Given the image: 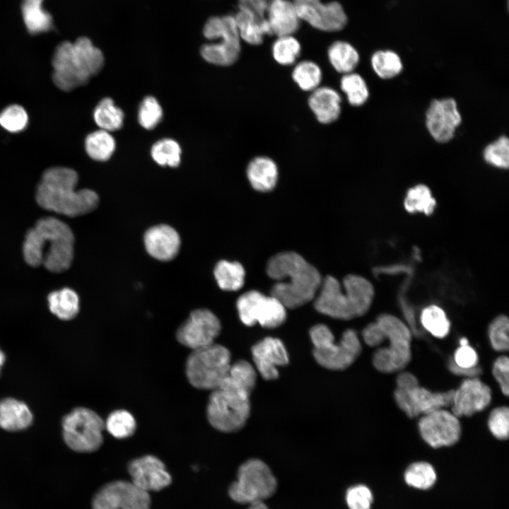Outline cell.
<instances>
[{
  "label": "cell",
  "mask_w": 509,
  "mask_h": 509,
  "mask_svg": "<svg viewBox=\"0 0 509 509\" xmlns=\"http://www.w3.org/2000/svg\"><path fill=\"white\" fill-rule=\"evenodd\" d=\"M437 474L431 464L419 461L409 464L404 473L405 483L414 488L427 490L435 483Z\"/></svg>",
  "instance_id": "cell-40"
},
{
  "label": "cell",
  "mask_w": 509,
  "mask_h": 509,
  "mask_svg": "<svg viewBox=\"0 0 509 509\" xmlns=\"http://www.w3.org/2000/svg\"><path fill=\"white\" fill-rule=\"evenodd\" d=\"M238 8L247 11L255 16L266 18L269 0H238Z\"/></svg>",
  "instance_id": "cell-53"
},
{
  "label": "cell",
  "mask_w": 509,
  "mask_h": 509,
  "mask_svg": "<svg viewBox=\"0 0 509 509\" xmlns=\"http://www.w3.org/2000/svg\"><path fill=\"white\" fill-rule=\"evenodd\" d=\"M308 103L316 119L322 124L332 123L340 116L341 97L331 87L319 86L311 92Z\"/></svg>",
  "instance_id": "cell-25"
},
{
  "label": "cell",
  "mask_w": 509,
  "mask_h": 509,
  "mask_svg": "<svg viewBox=\"0 0 509 509\" xmlns=\"http://www.w3.org/2000/svg\"><path fill=\"white\" fill-rule=\"evenodd\" d=\"M4 361H5V355L2 352V351L0 349V372H1V368Z\"/></svg>",
  "instance_id": "cell-57"
},
{
  "label": "cell",
  "mask_w": 509,
  "mask_h": 509,
  "mask_svg": "<svg viewBox=\"0 0 509 509\" xmlns=\"http://www.w3.org/2000/svg\"><path fill=\"white\" fill-rule=\"evenodd\" d=\"M52 313L62 320H71L79 312V298L77 293L69 288L51 292L47 297Z\"/></svg>",
  "instance_id": "cell-32"
},
{
  "label": "cell",
  "mask_w": 509,
  "mask_h": 509,
  "mask_svg": "<svg viewBox=\"0 0 509 509\" xmlns=\"http://www.w3.org/2000/svg\"><path fill=\"white\" fill-rule=\"evenodd\" d=\"M274 60L283 66L293 64L301 52L300 42L293 35L279 36L271 47Z\"/></svg>",
  "instance_id": "cell-43"
},
{
  "label": "cell",
  "mask_w": 509,
  "mask_h": 509,
  "mask_svg": "<svg viewBox=\"0 0 509 509\" xmlns=\"http://www.w3.org/2000/svg\"><path fill=\"white\" fill-rule=\"evenodd\" d=\"M74 245V235L66 223L54 217H45L27 232L23 257L31 267L43 265L49 271L63 272L71 265Z\"/></svg>",
  "instance_id": "cell-3"
},
{
  "label": "cell",
  "mask_w": 509,
  "mask_h": 509,
  "mask_svg": "<svg viewBox=\"0 0 509 509\" xmlns=\"http://www.w3.org/2000/svg\"><path fill=\"white\" fill-rule=\"evenodd\" d=\"M327 56L332 67L342 74L354 71L360 61L357 49L344 40L332 42L328 48Z\"/></svg>",
  "instance_id": "cell-30"
},
{
  "label": "cell",
  "mask_w": 509,
  "mask_h": 509,
  "mask_svg": "<svg viewBox=\"0 0 509 509\" xmlns=\"http://www.w3.org/2000/svg\"><path fill=\"white\" fill-rule=\"evenodd\" d=\"M509 321L507 316H497L490 324L488 330V339L492 348L496 351L508 350Z\"/></svg>",
  "instance_id": "cell-48"
},
{
  "label": "cell",
  "mask_w": 509,
  "mask_h": 509,
  "mask_svg": "<svg viewBox=\"0 0 509 509\" xmlns=\"http://www.w3.org/2000/svg\"><path fill=\"white\" fill-rule=\"evenodd\" d=\"M29 117L25 109L18 104L6 107L0 112V126L10 133H18L28 126Z\"/></svg>",
  "instance_id": "cell-46"
},
{
  "label": "cell",
  "mask_w": 509,
  "mask_h": 509,
  "mask_svg": "<svg viewBox=\"0 0 509 509\" xmlns=\"http://www.w3.org/2000/svg\"><path fill=\"white\" fill-rule=\"evenodd\" d=\"M362 336L364 342L371 347H379L385 341L382 331L376 322L368 324L363 329Z\"/></svg>",
  "instance_id": "cell-54"
},
{
  "label": "cell",
  "mask_w": 509,
  "mask_h": 509,
  "mask_svg": "<svg viewBox=\"0 0 509 509\" xmlns=\"http://www.w3.org/2000/svg\"><path fill=\"white\" fill-rule=\"evenodd\" d=\"M105 428L113 437L124 439L134 433L136 422L130 412L124 409H118L108 415L105 421Z\"/></svg>",
  "instance_id": "cell-42"
},
{
  "label": "cell",
  "mask_w": 509,
  "mask_h": 509,
  "mask_svg": "<svg viewBox=\"0 0 509 509\" xmlns=\"http://www.w3.org/2000/svg\"><path fill=\"white\" fill-rule=\"evenodd\" d=\"M182 150L179 144L172 139H163L156 142L151 151L153 160L161 166L177 167L181 161Z\"/></svg>",
  "instance_id": "cell-44"
},
{
  "label": "cell",
  "mask_w": 509,
  "mask_h": 509,
  "mask_svg": "<svg viewBox=\"0 0 509 509\" xmlns=\"http://www.w3.org/2000/svg\"><path fill=\"white\" fill-rule=\"evenodd\" d=\"M454 390L432 392L419 382L396 387L394 401L398 407L409 418L423 416L434 410L450 406Z\"/></svg>",
  "instance_id": "cell-13"
},
{
  "label": "cell",
  "mask_w": 509,
  "mask_h": 509,
  "mask_svg": "<svg viewBox=\"0 0 509 509\" xmlns=\"http://www.w3.org/2000/svg\"><path fill=\"white\" fill-rule=\"evenodd\" d=\"M436 206V201L431 190L424 184L410 187L404 199V209L411 213L416 212L431 215Z\"/></svg>",
  "instance_id": "cell-35"
},
{
  "label": "cell",
  "mask_w": 509,
  "mask_h": 509,
  "mask_svg": "<svg viewBox=\"0 0 509 509\" xmlns=\"http://www.w3.org/2000/svg\"><path fill=\"white\" fill-rule=\"evenodd\" d=\"M452 360L460 368H473L478 366L479 356L475 349L469 344L460 345L455 350Z\"/></svg>",
  "instance_id": "cell-52"
},
{
  "label": "cell",
  "mask_w": 509,
  "mask_h": 509,
  "mask_svg": "<svg viewBox=\"0 0 509 509\" xmlns=\"http://www.w3.org/2000/svg\"><path fill=\"white\" fill-rule=\"evenodd\" d=\"M462 122L457 101L453 98L431 100L425 114V124L431 136L437 142L445 144L455 136Z\"/></svg>",
  "instance_id": "cell-17"
},
{
  "label": "cell",
  "mask_w": 509,
  "mask_h": 509,
  "mask_svg": "<svg viewBox=\"0 0 509 509\" xmlns=\"http://www.w3.org/2000/svg\"><path fill=\"white\" fill-rule=\"evenodd\" d=\"M266 19L271 35L277 37L294 34L301 22L293 2L288 0H269Z\"/></svg>",
  "instance_id": "cell-24"
},
{
  "label": "cell",
  "mask_w": 509,
  "mask_h": 509,
  "mask_svg": "<svg viewBox=\"0 0 509 509\" xmlns=\"http://www.w3.org/2000/svg\"><path fill=\"white\" fill-rule=\"evenodd\" d=\"M203 34L208 40H218L216 43L201 46L200 54L206 62L228 66L238 61L241 52V39L234 16L210 17L204 25Z\"/></svg>",
  "instance_id": "cell-9"
},
{
  "label": "cell",
  "mask_w": 509,
  "mask_h": 509,
  "mask_svg": "<svg viewBox=\"0 0 509 509\" xmlns=\"http://www.w3.org/2000/svg\"><path fill=\"white\" fill-rule=\"evenodd\" d=\"M78 181V173L71 168L52 167L45 170L37 187V203L44 209L69 217L93 211L98 205L99 197L90 189L76 190Z\"/></svg>",
  "instance_id": "cell-4"
},
{
  "label": "cell",
  "mask_w": 509,
  "mask_h": 509,
  "mask_svg": "<svg viewBox=\"0 0 509 509\" xmlns=\"http://www.w3.org/2000/svg\"><path fill=\"white\" fill-rule=\"evenodd\" d=\"M252 355L257 370L267 380L276 379L278 368L288 363V356L282 341L274 337H266L252 348Z\"/></svg>",
  "instance_id": "cell-22"
},
{
  "label": "cell",
  "mask_w": 509,
  "mask_h": 509,
  "mask_svg": "<svg viewBox=\"0 0 509 509\" xmlns=\"http://www.w3.org/2000/svg\"><path fill=\"white\" fill-rule=\"evenodd\" d=\"M267 273L276 281L271 296L289 309L299 308L315 298L322 281L317 269L294 252L273 256L268 261Z\"/></svg>",
  "instance_id": "cell-2"
},
{
  "label": "cell",
  "mask_w": 509,
  "mask_h": 509,
  "mask_svg": "<svg viewBox=\"0 0 509 509\" xmlns=\"http://www.w3.org/2000/svg\"><path fill=\"white\" fill-rule=\"evenodd\" d=\"M376 323L380 328L387 346L378 348L373 356V364L380 372L392 373L403 370L411 359L412 332L397 317L387 313L380 315Z\"/></svg>",
  "instance_id": "cell-6"
},
{
  "label": "cell",
  "mask_w": 509,
  "mask_h": 509,
  "mask_svg": "<svg viewBox=\"0 0 509 509\" xmlns=\"http://www.w3.org/2000/svg\"><path fill=\"white\" fill-rule=\"evenodd\" d=\"M459 344L460 346L467 345V344H469V341H468L467 339L463 337V338L460 339Z\"/></svg>",
  "instance_id": "cell-58"
},
{
  "label": "cell",
  "mask_w": 509,
  "mask_h": 509,
  "mask_svg": "<svg viewBox=\"0 0 509 509\" xmlns=\"http://www.w3.org/2000/svg\"><path fill=\"white\" fill-rule=\"evenodd\" d=\"M485 162L496 168L508 169L509 166V139L501 135L486 146L483 151Z\"/></svg>",
  "instance_id": "cell-45"
},
{
  "label": "cell",
  "mask_w": 509,
  "mask_h": 509,
  "mask_svg": "<svg viewBox=\"0 0 509 509\" xmlns=\"http://www.w3.org/2000/svg\"><path fill=\"white\" fill-rule=\"evenodd\" d=\"M491 390L478 377L464 379L454 390L452 412L458 418L471 416L485 409L491 403Z\"/></svg>",
  "instance_id": "cell-20"
},
{
  "label": "cell",
  "mask_w": 509,
  "mask_h": 509,
  "mask_svg": "<svg viewBox=\"0 0 509 509\" xmlns=\"http://www.w3.org/2000/svg\"><path fill=\"white\" fill-rule=\"evenodd\" d=\"M132 483L148 492L160 491L170 484L172 479L165 464L153 455H145L132 460L128 465Z\"/></svg>",
  "instance_id": "cell-21"
},
{
  "label": "cell",
  "mask_w": 509,
  "mask_h": 509,
  "mask_svg": "<svg viewBox=\"0 0 509 509\" xmlns=\"http://www.w3.org/2000/svg\"><path fill=\"white\" fill-rule=\"evenodd\" d=\"M298 15L312 28L325 32L342 30L347 23V16L340 3L320 0H293Z\"/></svg>",
  "instance_id": "cell-18"
},
{
  "label": "cell",
  "mask_w": 509,
  "mask_h": 509,
  "mask_svg": "<svg viewBox=\"0 0 509 509\" xmlns=\"http://www.w3.org/2000/svg\"><path fill=\"white\" fill-rule=\"evenodd\" d=\"M340 88L346 95L348 103L353 107H360L368 100L370 91L363 77L354 71L343 74Z\"/></svg>",
  "instance_id": "cell-39"
},
{
  "label": "cell",
  "mask_w": 509,
  "mask_h": 509,
  "mask_svg": "<svg viewBox=\"0 0 509 509\" xmlns=\"http://www.w3.org/2000/svg\"><path fill=\"white\" fill-rule=\"evenodd\" d=\"M291 75L294 82L304 91H313L320 86L322 79L321 68L310 60H303L298 63Z\"/></svg>",
  "instance_id": "cell-41"
},
{
  "label": "cell",
  "mask_w": 509,
  "mask_h": 509,
  "mask_svg": "<svg viewBox=\"0 0 509 509\" xmlns=\"http://www.w3.org/2000/svg\"><path fill=\"white\" fill-rule=\"evenodd\" d=\"M257 380V373L247 363L236 362L218 387L211 391L206 406L211 426L223 433L240 430L250 412V396Z\"/></svg>",
  "instance_id": "cell-1"
},
{
  "label": "cell",
  "mask_w": 509,
  "mask_h": 509,
  "mask_svg": "<svg viewBox=\"0 0 509 509\" xmlns=\"http://www.w3.org/2000/svg\"><path fill=\"white\" fill-rule=\"evenodd\" d=\"M147 252L160 261H170L177 255L181 240L171 226L161 224L150 228L144 236Z\"/></svg>",
  "instance_id": "cell-23"
},
{
  "label": "cell",
  "mask_w": 509,
  "mask_h": 509,
  "mask_svg": "<svg viewBox=\"0 0 509 509\" xmlns=\"http://www.w3.org/2000/svg\"><path fill=\"white\" fill-rule=\"evenodd\" d=\"M237 308L242 322L250 327L258 323L263 327L273 329L282 324L286 318V308L279 300L257 291H250L240 296Z\"/></svg>",
  "instance_id": "cell-12"
},
{
  "label": "cell",
  "mask_w": 509,
  "mask_h": 509,
  "mask_svg": "<svg viewBox=\"0 0 509 509\" xmlns=\"http://www.w3.org/2000/svg\"><path fill=\"white\" fill-rule=\"evenodd\" d=\"M313 344V356L322 367L341 370L349 368L361 352V344L353 329H347L343 333L339 342L324 324H317L310 331Z\"/></svg>",
  "instance_id": "cell-7"
},
{
  "label": "cell",
  "mask_w": 509,
  "mask_h": 509,
  "mask_svg": "<svg viewBox=\"0 0 509 509\" xmlns=\"http://www.w3.org/2000/svg\"><path fill=\"white\" fill-rule=\"evenodd\" d=\"M116 144L109 131L99 129L91 132L85 139V150L94 160H109L115 152Z\"/></svg>",
  "instance_id": "cell-34"
},
{
  "label": "cell",
  "mask_w": 509,
  "mask_h": 509,
  "mask_svg": "<svg viewBox=\"0 0 509 509\" xmlns=\"http://www.w3.org/2000/svg\"><path fill=\"white\" fill-rule=\"evenodd\" d=\"M93 119L100 129L114 131L122 127L124 114L112 98H105L95 107Z\"/></svg>",
  "instance_id": "cell-33"
},
{
  "label": "cell",
  "mask_w": 509,
  "mask_h": 509,
  "mask_svg": "<svg viewBox=\"0 0 509 509\" xmlns=\"http://www.w3.org/2000/svg\"><path fill=\"white\" fill-rule=\"evenodd\" d=\"M163 118V110L158 101L153 96H146L139 106L138 121L146 129L155 128Z\"/></svg>",
  "instance_id": "cell-47"
},
{
  "label": "cell",
  "mask_w": 509,
  "mask_h": 509,
  "mask_svg": "<svg viewBox=\"0 0 509 509\" xmlns=\"http://www.w3.org/2000/svg\"><path fill=\"white\" fill-rule=\"evenodd\" d=\"M277 480L269 466L259 459H250L238 468L237 479L228 488L235 502L252 504L264 502L277 489Z\"/></svg>",
  "instance_id": "cell-10"
},
{
  "label": "cell",
  "mask_w": 509,
  "mask_h": 509,
  "mask_svg": "<svg viewBox=\"0 0 509 509\" xmlns=\"http://www.w3.org/2000/svg\"><path fill=\"white\" fill-rule=\"evenodd\" d=\"M43 0H23L22 15L30 34L47 32L52 28V16L42 8Z\"/></svg>",
  "instance_id": "cell-31"
},
{
  "label": "cell",
  "mask_w": 509,
  "mask_h": 509,
  "mask_svg": "<svg viewBox=\"0 0 509 509\" xmlns=\"http://www.w3.org/2000/svg\"><path fill=\"white\" fill-rule=\"evenodd\" d=\"M104 63L102 51L88 37L62 42L52 56V81L59 90L71 91L86 85L102 70Z\"/></svg>",
  "instance_id": "cell-5"
},
{
  "label": "cell",
  "mask_w": 509,
  "mask_h": 509,
  "mask_svg": "<svg viewBox=\"0 0 509 509\" xmlns=\"http://www.w3.org/2000/svg\"><path fill=\"white\" fill-rule=\"evenodd\" d=\"M245 269L237 262L221 260L214 269V276L218 286L227 291L239 290L244 284Z\"/></svg>",
  "instance_id": "cell-36"
},
{
  "label": "cell",
  "mask_w": 509,
  "mask_h": 509,
  "mask_svg": "<svg viewBox=\"0 0 509 509\" xmlns=\"http://www.w3.org/2000/svg\"><path fill=\"white\" fill-rule=\"evenodd\" d=\"M62 427L65 443L76 452H93L103 444L105 421L90 409H74L64 416Z\"/></svg>",
  "instance_id": "cell-11"
},
{
  "label": "cell",
  "mask_w": 509,
  "mask_h": 509,
  "mask_svg": "<svg viewBox=\"0 0 509 509\" xmlns=\"http://www.w3.org/2000/svg\"><path fill=\"white\" fill-rule=\"evenodd\" d=\"M33 420L32 412L23 402L13 398L0 402V427L6 431H18L29 427Z\"/></svg>",
  "instance_id": "cell-27"
},
{
  "label": "cell",
  "mask_w": 509,
  "mask_h": 509,
  "mask_svg": "<svg viewBox=\"0 0 509 509\" xmlns=\"http://www.w3.org/2000/svg\"><path fill=\"white\" fill-rule=\"evenodd\" d=\"M420 322L422 327L435 338H445L450 330V322L445 312L436 305H431L423 309Z\"/></svg>",
  "instance_id": "cell-38"
},
{
  "label": "cell",
  "mask_w": 509,
  "mask_h": 509,
  "mask_svg": "<svg viewBox=\"0 0 509 509\" xmlns=\"http://www.w3.org/2000/svg\"><path fill=\"white\" fill-rule=\"evenodd\" d=\"M247 177L252 188L258 192H268L276 186L279 170L275 161L265 156L252 158L246 169Z\"/></svg>",
  "instance_id": "cell-26"
},
{
  "label": "cell",
  "mask_w": 509,
  "mask_h": 509,
  "mask_svg": "<svg viewBox=\"0 0 509 509\" xmlns=\"http://www.w3.org/2000/svg\"><path fill=\"white\" fill-rule=\"evenodd\" d=\"M375 74L382 79H391L401 74L403 63L399 55L390 49L378 50L370 58Z\"/></svg>",
  "instance_id": "cell-37"
},
{
  "label": "cell",
  "mask_w": 509,
  "mask_h": 509,
  "mask_svg": "<svg viewBox=\"0 0 509 509\" xmlns=\"http://www.w3.org/2000/svg\"><path fill=\"white\" fill-rule=\"evenodd\" d=\"M488 427L491 434L501 440H507L509 435V410L503 406L493 409L488 419Z\"/></svg>",
  "instance_id": "cell-49"
},
{
  "label": "cell",
  "mask_w": 509,
  "mask_h": 509,
  "mask_svg": "<svg viewBox=\"0 0 509 509\" xmlns=\"http://www.w3.org/2000/svg\"><path fill=\"white\" fill-rule=\"evenodd\" d=\"M492 373L501 392L507 397L509 392V361L506 356H501L495 360Z\"/></svg>",
  "instance_id": "cell-51"
},
{
  "label": "cell",
  "mask_w": 509,
  "mask_h": 509,
  "mask_svg": "<svg viewBox=\"0 0 509 509\" xmlns=\"http://www.w3.org/2000/svg\"><path fill=\"white\" fill-rule=\"evenodd\" d=\"M151 498L132 482L115 481L102 487L93 499V509H150Z\"/></svg>",
  "instance_id": "cell-15"
},
{
  "label": "cell",
  "mask_w": 509,
  "mask_h": 509,
  "mask_svg": "<svg viewBox=\"0 0 509 509\" xmlns=\"http://www.w3.org/2000/svg\"><path fill=\"white\" fill-rule=\"evenodd\" d=\"M447 368L452 374L464 377V379L476 378L481 373V368L479 366L473 368H462L456 365L452 359L448 362Z\"/></svg>",
  "instance_id": "cell-55"
},
{
  "label": "cell",
  "mask_w": 509,
  "mask_h": 509,
  "mask_svg": "<svg viewBox=\"0 0 509 509\" xmlns=\"http://www.w3.org/2000/svg\"><path fill=\"white\" fill-rule=\"evenodd\" d=\"M192 351L185 365V373L190 385L199 390L211 391L218 387L231 365L228 349L213 343Z\"/></svg>",
  "instance_id": "cell-8"
},
{
  "label": "cell",
  "mask_w": 509,
  "mask_h": 509,
  "mask_svg": "<svg viewBox=\"0 0 509 509\" xmlns=\"http://www.w3.org/2000/svg\"><path fill=\"white\" fill-rule=\"evenodd\" d=\"M345 500L349 509H370L373 495L367 486L356 484L347 489Z\"/></svg>",
  "instance_id": "cell-50"
},
{
  "label": "cell",
  "mask_w": 509,
  "mask_h": 509,
  "mask_svg": "<svg viewBox=\"0 0 509 509\" xmlns=\"http://www.w3.org/2000/svg\"><path fill=\"white\" fill-rule=\"evenodd\" d=\"M342 286L349 292L358 317L365 315L374 298L372 283L363 276L349 274L344 279Z\"/></svg>",
  "instance_id": "cell-29"
},
{
  "label": "cell",
  "mask_w": 509,
  "mask_h": 509,
  "mask_svg": "<svg viewBox=\"0 0 509 509\" xmlns=\"http://www.w3.org/2000/svg\"><path fill=\"white\" fill-rule=\"evenodd\" d=\"M418 428L422 439L433 448L455 445L462 431L458 417L445 408L421 416Z\"/></svg>",
  "instance_id": "cell-14"
},
{
  "label": "cell",
  "mask_w": 509,
  "mask_h": 509,
  "mask_svg": "<svg viewBox=\"0 0 509 509\" xmlns=\"http://www.w3.org/2000/svg\"><path fill=\"white\" fill-rule=\"evenodd\" d=\"M241 40L251 45H259L267 35H271L266 18H259L252 13L238 10L234 16Z\"/></svg>",
  "instance_id": "cell-28"
},
{
  "label": "cell",
  "mask_w": 509,
  "mask_h": 509,
  "mask_svg": "<svg viewBox=\"0 0 509 509\" xmlns=\"http://www.w3.org/2000/svg\"><path fill=\"white\" fill-rule=\"evenodd\" d=\"M247 509H269L264 502H257L249 505Z\"/></svg>",
  "instance_id": "cell-56"
},
{
  "label": "cell",
  "mask_w": 509,
  "mask_h": 509,
  "mask_svg": "<svg viewBox=\"0 0 509 509\" xmlns=\"http://www.w3.org/2000/svg\"><path fill=\"white\" fill-rule=\"evenodd\" d=\"M221 329V322L211 311L197 309L177 329L176 338L182 345L195 350L213 344Z\"/></svg>",
  "instance_id": "cell-16"
},
{
  "label": "cell",
  "mask_w": 509,
  "mask_h": 509,
  "mask_svg": "<svg viewBox=\"0 0 509 509\" xmlns=\"http://www.w3.org/2000/svg\"><path fill=\"white\" fill-rule=\"evenodd\" d=\"M314 306L320 313L335 319L346 320L358 317L350 295L331 276L322 281Z\"/></svg>",
  "instance_id": "cell-19"
}]
</instances>
